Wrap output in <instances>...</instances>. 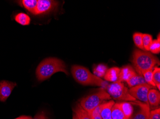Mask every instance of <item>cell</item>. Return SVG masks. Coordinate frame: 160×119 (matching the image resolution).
<instances>
[{
    "mask_svg": "<svg viewBox=\"0 0 160 119\" xmlns=\"http://www.w3.org/2000/svg\"><path fill=\"white\" fill-rule=\"evenodd\" d=\"M148 101L149 105L156 107L160 104V94L157 90L151 89L148 94Z\"/></svg>",
    "mask_w": 160,
    "mask_h": 119,
    "instance_id": "7c38bea8",
    "label": "cell"
},
{
    "mask_svg": "<svg viewBox=\"0 0 160 119\" xmlns=\"http://www.w3.org/2000/svg\"><path fill=\"white\" fill-rule=\"evenodd\" d=\"M152 77L153 82L155 86L157 87L158 90L160 89V68L158 67H154L152 71Z\"/></svg>",
    "mask_w": 160,
    "mask_h": 119,
    "instance_id": "603a6c76",
    "label": "cell"
},
{
    "mask_svg": "<svg viewBox=\"0 0 160 119\" xmlns=\"http://www.w3.org/2000/svg\"><path fill=\"white\" fill-rule=\"evenodd\" d=\"M149 51L154 54H158L160 52V34L158 36V38L156 40H152L150 48Z\"/></svg>",
    "mask_w": 160,
    "mask_h": 119,
    "instance_id": "44dd1931",
    "label": "cell"
},
{
    "mask_svg": "<svg viewBox=\"0 0 160 119\" xmlns=\"http://www.w3.org/2000/svg\"><path fill=\"white\" fill-rule=\"evenodd\" d=\"M111 115L113 119H129L120 108L119 103L114 104L111 110Z\"/></svg>",
    "mask_w": 160,
    "mask_h": 119,
    "instance_id": "5bb4252c",
    "label": "cell"
},
{
    "mask_svg": "<svg viewBox=\"0 0 160 119\" xmlns=\"http://www.w3.org/2000/svg\"><path fill=\"white\" fill-rule=\"evenodd\" d=\"M19 4L23 6L29 12L34 14L37 6V0H23L18 1Z\"/></svg>",
    "mask_w": 160,
    "mask_h": 119,
    "instance_id": "2e32d148",
    "label": "cell"
},
{
    "mask_svg": "<svg viewBox=\"0 0 160 119\" xmlns=\"http://www.w3.org/2000/svg\"><path fill=\"white\" fill-rule=\"evenodd\" d=\"M108 70V67L106 65L100 64L94 67L93 70V74L100 78L104 77Z\"/></svg>",
    "mask_w": 160,
    "mask_h": 119,
    "instance_id": "ffe728a7",
    "label": "cell"
},
{
    "mask_svg": "<svg viewBox=\"0 0 160 119\" xmlns=\"http://www.w3.org/2000/svg\"><path fill=\"white\" fill-rule=\"evenodd\" d=\"M72 119H77V117L74 113L73 114V117H72Z\"/></svg>",
    "mask_w": 160,
    "mask_h": 119,
    "instance_id": "f546056e",
    "label": "cell"
},
{
    "mask_svg": "<svg viewBox=\"0 0 160 119\" xmlns=\"http://www.w3.org/2000/svg\"><path fill=\"white\" fill-rule=\"evenodd\" d=\"M73 111V113L75 114L78 119H92L89 113L84 110L79 103L75 105Z\"/></svg>",
    "mask_w": 160,
    "mask_h": 119,
    "instance_id": "9a60e30c",
    "label": "cell"
},
{
    "mask_svg": "<svg viewBox=\"0 0 160 119\" xmlns=\"http://www.w3.org/2000/svg\"><path fill=\"white\" fill-rule=\"evenodd\" d=\"M149 119H160V108L150 112Z\"/></svg>",
    "mask_w": 160,
    "mask_h": 119,
    "instance_id": "484cf974",
    "label": "cell"
},
{
    "mask_svg": "<svg viewBox=\"0 0 160 119\" xmlns=\"http://www.w3.org/2000/svg\"><path fill=\"white\" fill-rule=\"evenodd\" d=\"M132 62L136 71L142 76L144 72L153 70L155 65L160 64V61L156 56L139 50L134 51Z\"/></svg>",
    "mask_w": 160,
    "mask_h": 119,
    "instance_id": "7a4b0ae2",
    "label": "cell"
},
{
    "mask_svg": "<svg viewBox=\"0 0 160 119\" xmlns=\"http://www.w3.org/2000/svg\"><path fill=\"white\" fill-rule=\"evenodd\" d=\"M136 74H137L136 72L132 66H125L120 70L118 80L127 82Z\"/></svg>",
    "mask_w": 160,
    "mask_h": 119,
    "instance_id": "30bf717a",
    "label": "cell"
},
{
    "mask_svg": "<svg viewBox=\"0 0 160 119\" xmlns=\"http://www.w3.org/2000/svg\"><path fill=\"white\" fill-rule=\"evenodd\" d=\"M14 19L17 23L22 25H28L31 22L30 17L28 14L23 12L18 13L14 17Z\"/></svg>",
    "mask_w": 160,
    "mask_h": 119,
    "instance_id": "e0dca14e",
    "label": "cell"
},
{
    "mask_svg": "<svg viewBox=\"0 0 160 119\" xmlns=\"http://www.w3.org/2000/svg\"><path fill=\"white\" fill-rule=\"evenodd\" d=\"M152 71L153 70L145 71L143 73L142 76L147 84L155 87V85L153 82L152 77Z\"/></svg>",
    "mask_w": 160,
    "mask_h": 119,
    "instance_id": "d4e9b609",
    "label": "cell"
},
{
    "mask_svg": "<svg viewBox=\"0 0 160 119\" xmlns=\"http://www.w3.org/2000/svg\"><path fill=\"white\" fill-rule=\"evenodd\" d=\"M14 119H32V118L31 116L22 115V116H20V117Z\"/></svg>",
    "mask_w": 160,
    "mask_h": 119,
    "instance_id": "f1b7e54d",
    "label": "cell"
},
{
    "mask_svg": "<svg viewBox=\"0 0 160 119\" xmlns=\"http://www.w3.org/2000/svg\"><path fill=\"white\" fill-rule=\"evenodd\" d=\"M134 103L135 104H137L140 106V110L132 119H149L150 105L138 101Z\"/></svg>",
    "mask_w": 160,
    "mask_h": 119,
    "instance_id": "9c48e42d",
    "label": "cell"
},
{
    "mask_svg": "<svg viewBox=\"0 0 160 119\" xmlns=\"http://www.w3.org/2000/svg\"><path fill=\"white\" fill-rule=\"evenodd\" d=\"M120 108L128 119H130L133 112V108L132 104L128 102H123L119 103Z\"/></svg>",
    "mask_w": 160,
    "mask_h": 119,
    "instance_id": "d6986e66",
    "label": "cell"
},
{
    "mask_svg": "<svg viewBox=\"0 0 160 119\" xmlns=\"http://www.w3.org/2000/svg\"><path fill=\"white\" fill-rule=\"evenodd\" d=\"M111 99V97L108 93L104 89L102 88L98 92L82 98L79 104L84 110L90 114L97 107L104 103L105 101Z\"/></svg>",
    "mask_w": 160,
    "mask_h": 119,
    "instance_id": "277c9868",
    "label": "cell"
},
{
    "mask_svg": "<svg viewBox=\"0 0 160 119\" xmlns=\"http://www.w3.org/2000/svg\"><path fill=\"white\" fill-rule=\"evenodd\" d=\"M32 119H47V118L44 112H39V113L37 114L35 117Z\"/></svg>",
    "mask_w": 160,
    "mask_h": 119,
    "instance_id": "4316f807",
    "label": "cell"
},
{
    "mask_svg": "<svg viewBox=\"0 0 160 119\" xmlns=\"http://www.w3.org/2000/svg\"><path fill=\"white\" fill-rule=\"evenodd\" d=\"M16 86L17 84L13 82L6 80L0 81V101L5 102Z\"/></svg>",
    "mask_w": 160,
    "mask_h": 119,
    "instance_id": "ba28073f",
    "label": "cell"
},
{
    "mask_svg": "<svg viewBox=\"0 0 160 119\" xmlns=\"http://www.w3.org/2000/svg\"><path fill=\"white\" fill-rule=\"evenodd\" d=\"M108 93L110 96L118 101L136 102L137 100L130 94L129 90L122 81L118 80L107 87Z\"/></svg>",
    "mask_w": 160,
    "mask_h": 119,
    "instance_id": "5b68a950",
    "label": "cell"
},
{
    "mask_svg": "<svg viewBox=\"0 0 160 119\" xmlns=\"http://www.w3.org/2000/svg\"><path fill=\"white\" fill-rule=\"evenodd\" d=\"M152 40V38L151 35L149 34H142L143 46L145 51H149V48Z\"/></svg>",
    "mask_w": 160,
    "mask_h": 119,
    "instance_id": "cb8c5ba5",
    "label": "cell"
},
{
    "mask_svg": "<svg viewBox=\"0 0 160 119\" xmlns=\"http://www.w3.org/2000/svg\"><path fill=\"white\" fill-rule=\"evenodd\" d=\"M142 34L139 32L134 33L133 36V39L134 43L137 47L142 50H144L143 46Z\"/></svg>",
    "mask_w": 160,
    "mask_h": 119,
    "instance_id": "7402d4cb",
    "label": "cell"
},
{
    "mask_svg": "<svg viewBox=\"0 0 160 119\" xmlns=\"http://www.w3.org/2000/svg\"><path fill=\"white\" fill-rule=\"evenodd\" d=\"M126 83L130 88L146 83L143 76L138 75L137 74L128 80Z\"/></svg>",
    "mask_w": 160,
    "mask_h": 119,
    "instance_id": "ac0fdd59",
    "label": "cell"
},
{
    "mask_svg": "<svg viewBox=\"0 0 160 119\" xmlns=\"http://www.w3.org/2000/svg\"><path fill=\"white\" fill-rule=\"evenodd\" d=\"M120 69L118 67H112L108 69L104 78L106 81L116 82L118 80Z\"/></svg>",
    "mask_w": 160,
    "mask_h": 119,
    "instance_id": "4fadbf2b",
    "label": "cell"
},
{
    "mask_svg": "<svg viewBox=\"0 0 160 119\" xmlns=\"http://www.w3.org/2000/svg\"><path fill=\"white\" fill-rule=\"evenodd\" d=\"M115 103L114 101H110L103 104L102 108L100 113L102 119H113L111 115V110Z\"/></svg>",
    "mask_w": 160,
    "mask_h": 119,
    "instance_id": "8fae6325",
    "label": "cell"
},
{
    "mask_svg": "<svg viewBox=\"0 0 160 119\" xmlns=\"http://www.w3.org/2000/svg\"><path fill=\"white\" fill-rule=\"evenodd\" d=\"M71 72L77 82L83 85H94L107 88L108 84L100 78L92 74L88 69L82 66L74 65L72 66Z\"/></svg>",
    "mask_w": 160,
    "mask_h": 119,
    "instance_id": "3957f363",
    "label": "cell"
},
{
    "mask_svg": "<svg viewBox=\"0 0 160 119\" xmlns=\"http://www.w3.org/2000/svg\"><path fill=\"white\" fill-rule=\"evenodd\" d=\"M59 2L53 0H38L35 15L46 14L55 9L58 6Z\"/></svg>",
    "mask_w": 160,
    "mask_h": 119,
    "instance_id": "52a82bcc",
    "label": "cell"
},
{
    "mask_svg": "<svg viewBox=\"0 0 160 119\" xmlns=\"http://www.w3.org/2000/svg\"><path fill=\"white\" fill-rule=\"evenodd\" d=\"M90 115L91 116L92 119H102L100 114H98V113L91 114Z\"/></svg>",
    "mask_w": 160,
    "mask_h": 119,
    "instance_id": "83f0119b",
    "label": "cell"
},
{
    "mask_svg": "<svg viewBox=\"0 0 160 119\" xmlns=\"http://www.w3.org/2000/svg\"><path fill=\"white\" fill-rule=\"evenodd\" d=\"M58 72H63L66 75L69 74L64 62L58 58H47L38 66L36 71V76L39 81H43Z\"/></svg>",
    "mask_w": 160,
    "mask_h": 119,
    "instance_id": "6da1fadb",
    "label": "cell"
},
{
    "mask_svg": "<svg viewBox=\"0 0 160 119\" xmlns=\"http://www.w3.org/2000/svg\"><path fill=\"white\" fill-rule=\"evenodd\" d=\"M153 87L147 83H145L130 88L129 93L136 100L138 99L149 105L148 101V92L150 89H152Z\"/></svg>",
    "mask_w": 160,
    "mask_h": 119,
    "instance_id": "8992f818",
    "label": "cell"
}]
</instances>
